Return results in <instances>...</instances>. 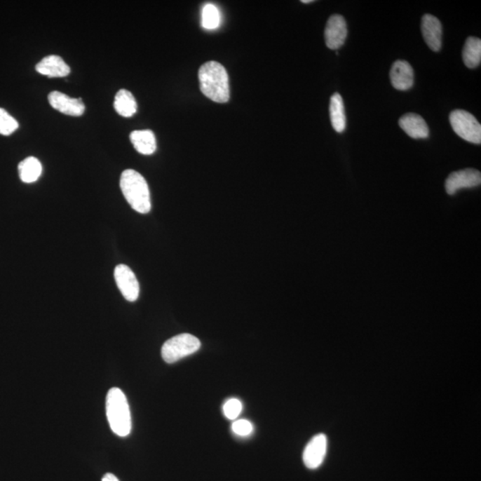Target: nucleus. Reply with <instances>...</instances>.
Wrapping results in <instances>:
<instances>
[{
    "label": "nucleus",
    "instance_id": "obj_1",
    "mask_svg": "<svg viewBox=\"0 0 481 481\" xmlns=\"http://www.w3.org/2000/svg\"><path fill=\"white\" fill-rule=\"evenodd\" d=\"M202 93L216 103H226L230 98L229 79L225 67L219 62L210 61L201 67L198 72Z\"/></svg>",
    "mask_w": 481,
    "mask_h": 481
},
{
    "label": "nucleus",
    "instance_id": "obj_2",
    "mask_svg": "<svg viewBox=\"0 0 481 481\" xmlns=\"http://www.w3.org/2000/svg\"><path fill=\"white\" fill-rule=\"evenodd\" d=\"M120 186L125 199L136 212L147 214L150 212L151 196L147 180L134 170H126L121 176Z\"/></svg>",
    "mask_w": 481,
    "mask_h": 481
},
{
    "label": "nucleus",
    "instance_id": "obj_3",
    "mask_svg": "<svg viewBox=\"0 0 481 481\" xmlns=\"http://www.w3.org/2000/svg\"><path fill=\"white\" fill-rule=\"evenodd\" d=\"M107 415L111 431L126 437L131 431V415L126 396L120 388H113L107 397Z\"/></svg>",
    "mask_w": 481,
    "mask_h": 481
},
{
    "label": "nucleus",
    "instance_id": "obj_4",
    "mask_svg": "<svg viewBox=\"0 0 481 481\" xmlns=\"http://www.w3.org/2000/svg\"><path fill=\"white\" fill-rule=\"evenodd\" d=\"M201 348L198 338L190 334H181L168 340L161 348V357L168 364H173L196 353Z\"/></svg>",
    "mask_w": 481,
    "mask_h": 481
},
{
    "label": "nucleus",
    "instance_id": "obj_5",
    "mask_svg": "<svg viewBox=\"0 0 481 481\" xmlns=\"http://www.w3.org/2000/svg\"><path fill=\"white\" fill-rule=\"evenodd\" d=\"M449 121L454 133L470 143H481V125L472 114L464 110H454Z\"/></svg>",
    "mask_w": 481,
    "mask_h": 481
},
{
    "label": "nucleus",
    "instance_id": "obj_6",
    "mask_svg": "<svg viewBox=\"0 0 481 481\" xmlns=\"http://www.w3.org/2000/svg\"><path fill=\"white\" fill-rule=\"evenodd\" d=\"M114 278L123 297L128 302H136L140 296V283L133 270L126 265H118L114 269Z\"/></svg>",
    "mask_w": 481,
    "mask_h": 481
},
{
    "label": "nucleus",
    "instance_id": "obj_7",
    "mask_svg": "<svg viewBox=\"0 0 481 481\" xmlns=\"http://www.w3.org/2000/svg\"><path fill=\"white\" fill-rule=\"evenodd\" d=\"M481 183V174L479 170L466 169L451 173L448 176L445 187L449 196L463 189H473Z\"/></svg>",
    "mask_w": 481,
    "mask_h": 481
},
{
    "label": "nucleus",
    "instance_id": "obj_8",
    "mask_svg": "<svg viewBox=\"0 0 481 481\" xmlns=\"http://www.w3.org/2000/svg\"><path fill=\"white\" fill-rule=\"evenodd\" d=\"M348 28L344 16L334 15L329 18L326 24L325 38L326 46L332 50L342 47L347 39Z\"/></svg>",
    "mask_w": 481,
    "mask_h": 481
},
{
    "label": "nucleus",
    "instance_id": "obj_9",
    "mask_svg": "<svg viewBox=\"0 0 481 481\" xmlns=\"http://www.w3.org/2000/svg\"><path fill=\"white\" fill-rule=\"evenodd\" d=\"M327 452V438L325 434L316 435L303 452V462L309 469H318L324 462Z\"/></svg>",
    "mask_w": 481,
    "mask_h": 481
},
{
    "label": "nucleus",
    "instance_id": "obj_10",
    "mask_svg": "<svg viewBox=\"0 0 481 481\" xmlns=\"http://www.w3.org/2000/svg\"><path fill=\"white\" fill-rule=\"evenodd\" d=\"M51 107L60 113L70 116H81L85 111V105L81 98H72L59 91H53L48 95Z\"/></svg>",
    "mask_w": 481,
    "mask_h": 481
},
{
    "label": "nucleus",
    "instance_id": "obj_11",
    "mask_svg": "<svg viewBox=\"0 0 481 481\" xmlns=\"http://www.w3.org/2000/svg\"><path fill=\"white\" fill-rule=\"evenodd\" d=\"M421 28L428 47L435 52L440 51L442 45V25L440 20L431 15H424Z\"/></svg>",
    "mask_w": 481,
    "mask_h": 481
},
{
    "label": "nucleus",
    "instance_id": "obj_12",
    "mask_svg": "<svg viewBox=\"0 0 481 481\" xmlns=\"http://www.w3.org/2000/svg\"><path fill=\"white\" fill-rule=\"evenodd\" d=\"M391 84L398 90H410L414 85V70L409 62L398 60L392 65L391 70Z\"/></svg>",
    "mask_w": 481,
    "mask_h": 481
},
{
    "label": "nucleus",
    "instance_id": "obj_13",
    "mask_svg": "<svg viewBox=\"0 0 481 481\" xmlns=\"http://www.w3.org/2000/svg\"><path fill=\"white\" fill-rule=\"evenodd\" d=\"M402 130L408 136L414 140H424L429 137L430 131L426 121L420 115L415 114H407L403 115L398 121Z\"/></svg>",
    "mask_w": 481,
    "mask_h": 481
},
{
    "label": "nucleus",
    "instance_id": "obj_14",
    "mask_svg": "<svg viewBox=\"0 0 481 481\" xmlns=\"http://www.w3.org/2000/svg\"><path fill=\"white\" fill-rule=\"evenodd\" d=\"M36 71L49 78H62L70 74L71 69L64 59L58 55H52L43 58L36 65Z\"/></svg>",
    "mask_w": 481,
    "mask_h": 481
},
{
    "label": "nucleus",
    "instance_id": "obj_15",
    "mask_svg": "<svg viewBox=\"0 0 481 481\" xmlns=\"http://www.w3.org/2000/svg\"><path fill=\"white\" fill-rule=\"evenodd\" d=\"M130 138L135 149L144 156H150L156 151V138L153 131L135 130L131 133Z\"/></svg>",
    "mask_w": 481,
    "mask_h": 481
},
{
    "label": "nucleus",
    "instance_id": "obj_16",
    "mask_svg": "<svg viewBox=\"0 0 481 481\" xmlns=\"http://www.w3.org/2000/svg\"><path fill=\"white\" fill-rule=\"evenodd\" d=\"M330 118L332 126L336 133H342L345 130L346 115L344 100L339 93L332 95L330 100Z\"/></svg>",
    "mask_w": 481,
    "mask_h": 481
},
{
    "label": "nucleus",
    "instance_id": "obj_17",
    "mask_svg": "<svg viewBox=\"0 0 481 481\" xmlns=\"http://www.w3.org/2000/svg\"><path fill=\"white\" fill-rule=\"evenodd\" d=\"M114 109L121 116L133 117L137 113V104L134 95L127 90H121L115 95Z\"/></svg>",
    "mask_w": 481,
    "mask_h": 481
},
{
    "label": "nucleus",
    "instance_id": "obj_18",
    "mask_svg": "<svg viewBox=\"0 0 481 481\" xmlns=\"http://www.w3.org/2000/svg\"><path fill=\"white\" fill-rule=\"evenodd\" d=\"M20 179L25 183H34L42 173L41 161L35 157H28L20 163L18 166Z\"/></svg>",
    "mask_w": 481,
    "mask_h": 481
},
{
    "label": "nucleus",
    "instance_id": "obj_19",
    "mask_svg": "<svg viewBox=\"0 0 481 481\" xmlns=\"http://www.w3.org/2000/svg\"><path fill=\"white\" fill-rule=\"evenodd\" d=\"M464 65L468 68L474 69L480 67L481 62V41L475 37L466 39L463 49Z\"/></svg>",
    "mask_w": 481,
    "mask_h": 481
},
{
    "label": "nucleus",
    "instance_id": "obj_20",
    "mask_svg": "<svg viewBox=\"0 0 481 481\" xmlns=\"http://www.w3.org/2000/svg\"><path fill=\"white\" fill-rule=\"evenodd\" d=\"M222 21L219 10L216 6L207 4L204 6L202 13L203 27L206 29H215L219 28Z\"/></svg>",
    "mask_w": 481,
    "mask_h": 481
},
{
    "label": "nucleus",
    "instance_id": "obj_21",
    "mask_svg": "<svg viewBox=\"0 0 481 481\" xmlns=\"http://www.w3.org/2000/svg\"><path fill=\"white\" fill-rule=\"evenodd\" d=\"M19 124L5 109L0 108V134L9 136L18 130Z\"/></svg>",
    "mask_w": 481,
    "mask_h": 481
},
{
    "label": "nucleus",
    "instance_id": "obj_22",
    "mask_svg": "<svg viewBox=\"0 0 481 481\" xmlns=\"http://www.w3.org/2000/svg\"><path fill=\"white\" fill-rule=\"evenodd\" d=\"M243 410V404L237 398H230L224 405L223 412L227 419L236 420L238 418Z\"/></svg>",
    "mask_w": 481,
    "mask_h": 481
},
{
    "label": "nucleus",
    "instance_id": "obj_23",
    "mask_svg": "<svg viewBox=\"0 0 481 481\" xmlns=\"http://www.w3.org/2000/svg\"><path fill=\"white\" fill-rule=\"evenodd\" d=\"M232 431L237 436L247 437L253 433V426L248 420H236L232 424Z\"/></svg>",
    "mask_w": 481,
    "mask_h": 481
},
{
    "label": "nucleus",
    "instance_id": "obj_24",
    "mask_svg": "<svg viewBox=\"0 0 481 481\" xmlns=\"http://www.w3.org/2000/svg\"><path fill=\"white\" fill-rule=\"evenodd\" d=\"M102 481H120L118 480V477L114 474L111 473H107L103 477V480Z\"/></svg>",
    "mask_w": 481,
    "mask_h": 481
},
{
    "label": "nucleus",
    "instance_id": "obj_25",
    "mask_svg": "<svg viewBox=\"0 0 481 481\" xmlns=\"http://www.w3.org/2000/svg\"><path fill=\"white\" fill-rule=\"evenodd\" d=\"M302 3H305V4H307V3H312L313 0H302Z\"/></svg>",
    "mask_w": 481,
    "mask_h": 481
}]
</instances>
